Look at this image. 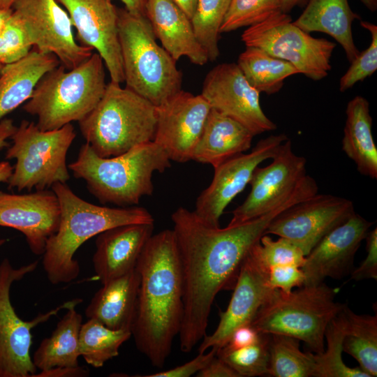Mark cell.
Masks as SVG:
<instances>
[{
    "label": "cell",
    "mask_w": 377,
    "mask_h": 377,
    "mask_svg": "<svg viewBox=\"0 0 377 377\" xmlns=\"http://www.w3.org/2000/svg\"><path fill=\"white\" fill-rule=\"evenodd\" d=\"M139 283L140 276L135 267L126 274L103 283L87 306L86 316L112 330H131Z\"/></svg>",
    "instance_id": "cell-25"
},
{
    "label": "cell",
    "mask_w": 377,
    "mask_h": 377,
    "mask_svg": "<svg viewBox=\"0 0 377 377\" xmlns=\"http://www.w3.org/2000/svg\"><path fill=\"white\" fill-rule=\"evenodd\" d=\"M218 349L212 348L209 353L199 354L189 362L168 370L145 375V377H189L196 374L216 356Z\"/></svg>",
    "instance_id": "cell-43"
},
{
    "label": "cell",
    "mask_w": 377,
    "mask_h": 377,
    "mask_svg": "<svg viewBox=\"0 0 377 377\" xmlns=\"http://www.w3.org/2000/svg\"><path fill=\"white\" fill-rule=\"evenodd\" d=\"M355 212L350 200L317 193L278 214L265 234L290 240L306 256L324 236Z\"/></svg>",
    "instance_id": "cell-14"
},
{
    "label": "cell",
    "mask_w": 377,
    "mask_h": 377,
    "mask_svg": "<svg viewBox=\"0 0 377 377\" xmlns=\"http://www.w3.org/2000/svg\"><path fill=\"white\" fill-rule=\"evenodd\" d=\"M300 341L293 337L269 334L267 376L313 377V353L302 352Z\"/></svg>",
    "instance_id": "cell-33"
},
{
    "label": "cell",
    "mask_w": 377,
    "mask_h": 377,
    "mask_svg": "<svg viewBox=\"0 0 377 377\" xmlns=\"http://www.w3.org/2000/svg\"><path fill=\"white\" fill-rule=\"evenodd\" d=\"M191 20L198 0H172Z\"/></svg>",
    "instance_id": "cell-49"
},
{
    "label": "cell",
    "mask_w": 377,
    "mask_h": 377,
    "mask_svg": "<svg viewBox=\"0 0 377 377\" xmlns=\"http://www.w3.org/2000/svg\"><path fill=\"white\" fill-rule=\"evenodd\" d=\"M360 24L371 33V42L364 52L359 53L341 78L339 83L341 91H344L357 82L364 80L377 69V27L364 21H361Z\"/></svg>",
    "instance_id": "cell-39"
},
{
    "label": "cell",
    "mask_w": 377,
    "mask_h": 377,
    "mask_svg": "<svg viewBox=\"0 0 377 377\" xmlns=\"http://www.w3.org/2000/svg\"><path fill=\"white\" fill-rule=\"evenodd\" d=\"M300 1L301 0H280L281 10L287 13Z\"/></svg>",
    "instance_id": "cell-52"
},
{
    "label": "cell",
    "mask_w": 377,
    "mask_h": 377,
    "mask_svg": "<svg viewBox=\"0 0 377 377\" xmlns=\"http://www.w3.org/2000/svg\"><path fill=\"white\" fill-rule=\"evenodd\" d=\"M131 337L128 329L112 330L96 319L82 324L79 333V353L84 361L95 367H102L119 355L120 346Z\"/></svg>",
    "instance_id": "cell-32"
},
{
    "label": "cell",
    "mask_w": 377,
    "mask_h": 377,
    "mask_svg": "<svg viewBox=\"0 0 377 377\" xmlns=\"http://www.w3.org/2000/svg\"><path fill=\"white\" fill-rule=\"evenodd\" d=\"M337 290L324 282L285 293L275 289L251 325L261 333L280 334L304 341L313 353L325 350L326 328L346 304L335 300Z\"/></svg>",
    "instance_id": "cell-8"
},
{
    "label": "cell",
    "mask_w": 377,
    "mask_h": 377,
    "mask_svg": "<svg viewBox=\"0 0 377 377\" xmlns=\"http://www.w3.org/2000/svg\"><path fill=\"white\" fill-rule=\"evenodd\" d=\"M246 47L237 64L250 85L259 93L275 94L282 88L286 78L300 73L288 61L273 57L259 47Z\"/></svg>",
    "instance_id": "cell-30"
},
{
    "label": "cell",
    "mask_w": 377,
    "mask_h": 377,
    "mask_svg": "<svg viewBox=\"0 0 377 377\" xmlns=\"http://www.w3.org/2000/svg\"><path fill=\"white\" fill-rule=\"evenodd\" d=\"M357 18L359 16L351 10L348 0H309L305 10L293 22L307 33L319 31L332 36L352 62L360 53L352 34V24Z\"/></svg>",
    "instance_id": "cell-27"
},
{
    "label": "cell",
    "mask_w": 377,
    "mask_h": 377,
    "mask_svg": "<svg viewBox=\"0 0 377 377\" xmlns=\"http://www.w3.org/2000/svg\"><path fill=\"white\" fill-rule=\"evenodd\" d=\"M13 171V167L7 161L0 162V184L8 183Z\"/></svg>",
    "instance_id": "cell-50"
},
{
    "label": "cell",
    "mask_w": 377,
    "mask_h": 377,
    "mask_svg": "<svg viewBox=\"0 0 377 377\" xmlns=\"http://www.w3.org/2000/svg\"><path fill=\"white\" fill-rule=\"evenodd\" d=\"M342 348L353 357L369 377L377 376V316L358 315L346 304Z\"/></svg>",
    "instance_id": "cell-31"
},
{
    "label": "cell",
    "mask_w": 377,
    "mask_h": 377,
    "mask_svg": "<svg viewBox=\"0 0 377 377\" xmlns=\"http://www.w3.org/2000/svg\"><path fill=\"white\" fill-rule=\"evenodd\" d=\"M16 128L10 119H3L0 121V150L10 146L7 139L10 138Z\"/></svg>",
    "instance_id": "cell-47"
},
{
    "label": "cell",
    "mask_w": 377,
    "mask_h": 377,
    "mask_svg": "<svg viewBox=\"0 0 377 377\" xmlns=\"http://www.w3.org/2000/svg\"><path fill=\"white\" fill-rule=\"evenodd\" d=\"M75 137L71 124L45 131L34 122L22 120L10 137L13 145L6 153V159H16L8 188L31 191L66 183L70 179L66 155Z\"/></svg>",
    "instance_id": "cell-9"
},
{
    "label": "cell",
    "mask_w": 377,
    "mask_h": 377,
    "mask_svg": "<svg viewBox=\"0 0 377 377\" xmlns=\"http://www.w3.org/2000/svg\"><path fill=\"white\" fill-rule=\"evenodd\" d=\"M6 242V239H0V246H1Z\"/></svg>",
    "instance_id": "cell-55"
},
{
    "label": "cell",
    "mask_w": 377,
    "mask_h": 377,
    "mask_svg": "<svg viewBox=\"0 0 377 377\" xmlns=\"http://www.w3.org/2000/svg\"><path fill=\"white\" fill-rule=\"evenodd\" d=\"M254 136L239 122L211 108L192 160L215 168L248 151Z\"/></svg>",
    "instance_id": "cell-24"
},
{
    "label": "cell",
    "mask_w": 377,
    "mask_h": 377,
    "mask_svg": "<svg viewBox=\"0 0 377 377\" xmlns=\"http://www.w3.org/2000/svg\"><path fill=\"white\" fill-rule=\"evenodd\" d=\"M154 223L117 226L97 235L92 263L102 284L135 269L144 246L153 235Z\"/></svg>",
    "instance_id": "cell-22"
},
{
    "label": "cell",
    "mask_w": 377,
    "mask_h": 377,
    "mask_svg": "<svg viewBox=\"0 0 377 377\" xmlns=\"http://www.w3.org/2000/svg\"><path fill=\"white\" fill-rule=\"evenodd\" d=\"M51 188L59 202L60 221L57 232L46 242L42 264L53 285L68 283L78 276L80 267L73 257L88 239L117 226L154 223L144 207L91 204L77 196L66 183L58 182Z\"/></svg>",
    "instance_id": "cell-3"
},
{
    "label": "cell",
    "mask_w": 377,
    "mask_h": 377,
    "mask_svg": "<svg viewBox=\"0 0 377 377\" xmlns=\"http://www.w3.org/2000/svg\"><path fill=\"white\" fill-rule=\"evenodd\" d=\"M60 64L54 54L32 47L23 58L3 65L0 71V120L28 101L40 79Z\"/></svg>",
    "instance_id": "cell-26"
},
{
    "label": "cell",
    "mask_w": 377,
    "mask_h": 377,
    "mask_svg": "<svg viewBox=\"0 0 377 377\" xmlns=\"http://www.w3.org/2000/svg\"><path fill=\"white\" fill-rule=\"evenodd\" d=\"M195 376L198 377H239L235 370L216 355Z\"/></svg>",
    "instance_id": "cell-45"
},
{
    "label": "cell",
    "mask_w": 377,
    "mask_h": 377,
    "mask_svg": "<svg viewBox=\"0 0 377 377\" xmlns=\"http://www.w3.org/2000/svg\"><path fill=\"white\" fill-rule=\"evenodd\" d=\"M13 13V8H0V34L4 29L8 20Z\"/></svg>",
    "instance_id": "cell-51"
},
{
    "label": "cell",
    "mask_w": 377,
    "mask_h": 377,
    "mask_svg": "<svg viewBox=\"0 0 377 377\" xmlns=\"http://www.w3.org/2000/svg\"><path fill=\"white\" fill-rule=\"evenodd\" d=\"M170 161L153 141L109 158L98 156L86 142L68 168L75 178L85 182L88 191L101 204L129 207L153 193V174L163 172L171 166Z\"/></svg>",
    "instance_id": "cell-4"
},
{
    "label": "cell",
    "mask_w": 377,
    "mask_h": 377,
    "mask_svg": "<svg viewBox=\"0 0 377 377\" xmlns=\"http://www.w3.org/2000/svg\"><path fill=\"white\" fill-rule=\"evenodd\" d=\"M259 94L235 63L220 64L210 70L201 93L211 108L239 122L254 135L276 128L263 111Z\"/></svg>",
    "instance_id": "cell-16"
},
{
    "label": "cell",
    "mask_w": 377,
    "mask_h": 377,
    "mask_svg": "<svg viewBox=\"0 0 377 377\" xmlns=\"http://www.w3.org/2000/svg\"><path fill=\"white\" fill-rule=\"evenodd\" d=\"M106 85L104 62L94 52L71 70L60 64L47 72L23 109L37 117L36 125L41 131L59 129L89 114L103 96Z\"/></svg>",
    "instance_id": "cell-5"
},
{
    "label": "cell",
    "mask_w": 377,
    "mask_h": 377,
    "mask_svg": "<svg viewBox=\"0 0 377 377\" xmlns=\"http://www.w3.org/2000/svg\"><path fill=\"white\" fill-rule=\"evenodd\" d=\"M12 8L32 47L54 54L67 70L94 53L75 41L68 13L56 0H16Z\"/></svg>",
    "instance_id": "cell-12"
},
{
    "label": "cell",
    "mask_w": 377,
    "mask_h": 377,
    "mask_svg": "<svg viewBox=\"0 0 377 377\" xmlns=\"http://www.w3.org/2000/svg\"><path fill=\"white\" fill-rule=\"evenodd\" d=\"M124 4V8L135 15H145V0H119Z\"/></svg>",
    "instance_id": "cell-48"
},
{
    "label": "cell",
    "mask_w": 377,
    "mask_h": 377,
    "mask_svg": "<svg viewBox=\"0 0 377 377\" xmlns=\"http://www.w3.org/2000/svg\"><path fill=\"white\" fill-rule=\"evenodd\" d=\"M15 1L16 0H0V8H12V6Z\"/></svg>",
    "instance_id": "cell-54"
},
{
    "label": "cell",
    "mask_w": 377,
    "mask_h": 377,
    "mask_svg": "<svg viewBox=\"0 0 377 377\" xmlns=\"http://www.w3.org/2000/svg\"><path fill=\"white\" fill-rule=\"evenodd\" d=\"M362 2L371 10L374 11L377 7V0H361Z\"/></svg>",
    "instance_id": "cell-53"
},
{
    "label": "cell",
    "mask_w": 377,
    "mask_h": 377,
    "mask_svg": "<svg viewBox=\"0 0 377 377\" xmlns=\"http://www.w3.org/2000/svg\"><path fill=\"white\" fill-rule=\"evenodd\" d=\"M297 201L292 195L263 215L224 228L207 225L183 207L172 214L183 283L184 313L179 333L182 352L190 353L206 335L216 295L235 283L243 260L265 235L271 221Z\"/></svg>",
    "instance_id": "cell-1"
},
{
    "label": "cell",
    "mask_w": 377,
    "mask_h": 377,
    "mask_svg": "<svg viewBox=\"0 0 377 377\" xmlns=\"http://www.w3.org/2000/svg\"><path fill=\"white\" fill-rule=\"evenodd\" d=\"M135 269L140 283L131 336L150 363L162 368L179 335L184 313L180 260L172 230L151 236Z\"/></svg>",
    "instance_id": "cell-2"
},
{
    "label": "cell",
    "mask_w": 377,
    "mask_h": 377,
    "mask_svg": "<svg viewBox=\"0 0 377 377\" xmlns=\"http://www.w3.org/2000/svg\"><path fill=\"white\" fill-rule=\"evenodd\" d=\"M3 65H2V64H0V71H1V68L3 67Z\"/></svg>",
    "instance_id": "cell-56"
},
{
    "label": "cell",
    "mask_w": 377,
    "mask_h": 377,
    "mask_svg": "<svg viewBox=\"0 0 377 377\" xmlns=\"http://www.w3.org/2000/svg\"><path fill=\"white\" fill-rule=\"evenodd\" d=\"M304 279L301 267L294 265H278L269 268V286L285 293H289L294 288L302 287Z\"/></svg>",
    "instance_id": "cell-41"
},
{
    "label": "cell",
    "mask_w": 377,
    "mask_h": 377,
    "mask_svg": "<svg viewBox=\"0 0 377 377\" xmlns=\"http://www.w3.org/2000/svg\"><path fill=\"white\" fill-rule=\"evenodd\" d=\"M59 221V202L52 190L24 194L0 191V226L21 232L33 253L43 254L46 242L57 232Z\"/></svg>",
    "instance_id": "cell-20"
},
{
    "label": "cell",
    "mask_w": 377,
    "mask_h": 377,
    "mask_svg": "<svg viewBox=\"0 0 377 377\" xmlns=\"http://www.w3.org/2000/svg\"><path fill=\"white\" fill-rule=\"evenodd\" d=\"M145 10L156 38L175 61L186 57L195 65L207 63L191 20L172 0H145Z\"/></svg>",
    "instance_id": "cell-23"
},
{
    "label": "cell",
    "mask_w": 377,
    "mask_h": 377,
    "mask_svg": "<svg viewBox=\"0 0 377 377\" xmlns=\"http://www.w3.org/2000/svg\"><path fill=\"white\" fill-rule=\"evenodd\" d=\"M342 150L355 164L357 171L377 179V148L371 133L369 103L357 96L347 105Z\"/></svg>",
    "instance_id": "cell-28"
},
{
    "label": "cell",
    "mask_w": 377,
    "mask_h": 377,
    "mask_svg": "<svg viewBox=\"0 0 377 377\" xmlns=\"http://www.w3.org/2000/svg\"><path fill=\"white\" fill-rule=\"evenodd\" d=\"M261 334L251 324L240 326L232 332L228 341L222 348L235 350L253 345L258 341Z\"/></svg>",
    "instance_id": "cell-44"
},
{
    "label": "cell",
    "mask_w": 377,
    "mask_h": 377,
    "mask_svg": "<svg viewBox=\"0 0 377 377\" xmlns=\"http://www.w3.org/2000/svg\"><path fill=\"white\" fill-rule=\"evenodd\" d=\"M269 334L262 333L256 343L235 350L218 349L216 355L239 377L268 375Z\"/></svg>",
    "instance_id": "cell-36"
},
{
    "label": "cell",
    "mask_w": 377,
    "mask_h": 377,
    "mask_svg": "<svg viewBox=\"0 0 377 377\" xmlns=\"http://www.w3.org/2000/svg\"><path fill=\"white\" fill-rule=\"evenodd\" d=\"M253 249L261 263L269 268L278 265H294L302 267L305 261L303 251L290 240L281 237L274 240L263 235Z\"/></svg>",
    "instance_id": "cell-38"
},
{
    "label": "cell",
    "mask_w": 377,
    "mask_h": 377,
    "mask_svg": "<svg viewBox=\"0 0 377 377\" xmlns=\"http://www.w3.org/2000/svg\"><path fill=\"white\" fill-rule=\"evenodd\" d=\"M265 167L254 170L249 182L251 191L244 201L232 212L228 226H235L263 215L276 207L296 189L307 175L306 160L293 150L287 139L278 147Z\"/></svg>",
    "instance_id": "cell-13"
},
{
    "label": "cell",
    "mask_w": 377,
    "mask_h": 377,
    "mask_svg": "<svg viewBox=\"0 0 377 377\" xmlns=\"http://www.w3.org/2000/svg\"><path fill=\"white\" fill-rule=\"evenodd\" d=\"M32 47L20 22L12 13L0 34V64L6 65L17 61Z\"/></svg>",
    "instance_id": "cell-40"
},
{
    "label": "cell",
    "mask_w": 377,
    "mask_h": 377,
    "mask_svg": "<svg viewBox=\"0 0 377 377\" xmlns=\"http://www.w3.org/2000/svg\"><path fill=\"white\" fill-rule=\"evenodd\" d=\"M268 272L252 246L240 265L229 304L225 311L221 312L215 331L202 338L199 353L212 348H222L237 328L251 324L275 290L269 285Z\"/></svg>",
    "instance_id": "cell-18"
},
{
    "label": "cell",
    "mask_w": 377,
    "mask_h": 377,
    "mask_svg": "<svg viewBox=\"0 0 377 377\" xmlns=\"http://www.w3.org/2000/svg\"><path fill=\"white\" fill-rule=\"evenodd\" d=\"M344 306L326 328L327 346L324 352L320 355L313 353V377H369L360 367H349L342 360V343L346 330Z\"/></svg>",
    "instance_id": "cell-34"
},
{
    "label": "cell",
    "mask_w": 377,
    "mask_h": 377,
    "mask_svg": "<svg viewBox=\"0 0 377 377\" xmlns=\"http://www.w3.org/2000/svg\"><path fill=\"white\" fill-rule=\"evenodd\" d=\"M287 135H271L260 140L249 153L235 156L214 169L213 179L197 198L195 215L207 225L219 227V220L230 202L249 184L254 170L272 158Z\"/></svg>",
    "instance_id": "cell-15"
},
{
    "label": "cell",
    "mask_w": 377,
    "mask_h": 377,
    "mask_svg": "<svg viewBox=\"0 0 377 377\" xmlns=\"http://www.w3.org/2000/svg\"><path fill=\"white\" fill-rule=\"evenodd\" d=\"M157 121L153 142L170 161L192 160L211 107L201 94L180 90L156 107Z\"/></svg>",
    "instance_id": "cell-17"
},
{
    "label": "cell",
    "mask_w": 377,
    "mask_h": 377,
    "mask_svg": "<svg viewBox=\"0 0 377 377\" xmlns=\"http://www.w3.org/2000/svg\"><path fill=\"white\" fill-rule=\"evenodd\" d=\"M156 121V106L110 80L98 103L78 124L93 151L109 158L152 142Z\"/></svg>",
    "instance_id": "cell-6"
},
{
    "label": "cell",
    "mask_w": 377,
    "mask_h": 377,
    "mask_svg": "<svg viewBox=\"0 0 377 377\" xmlns=\"http://www.w3.org/2000/svg\"><path fill=\"white\" fill-rule=\"evenodd\" d=\"M278 11H281L280 0H231L221 33L251 27Z\"/></svg>",
    "instance_id": "cell-37"
},
{
    "label": "cell",
    "mask_w": 377,
    "mask_h": 377,
    "mask_svg": "<svg viewBox=\"0 0 377 377\" xmlns=\"http://www.w3.org/2000/svg\"><path fill=\"white\" fill-rule=\"evenodd\" d=\"M373 223L354 213L324 236L305 256L303 286H313L330 277L339 279L353 270L355 255Z\"/></svg>",
    "instance_id": "cell-21"
},
{
    "label": "cell",
    "mask_w": 377,
    "mask_h": 377,
    "mask_svg": "<svg viewBox=\"0 0 377 377\" xmlns=\"http://www.w3.org/2000/svg\"><path fill=\"white\" fill-rule=\"evenodd\" d=\"M78 304L75 303L67 308L51 336L40 342L32 359L36 369L42 371L78 366L79 333L82 324V317L75 309Z\"/></svg>",
    "instance_id": "cell-29"
},
{
    "label": "cell",
    "mask_w": 377,
    "mask_h": 377,
    "mask_svg": "<svg viewBox=\"0 0 377 377\" xmlns=\"http://www.w3.org/2000/svg\"><path fill=\"white\" fill-rule=\"evenodd\" d=\"M118 34L126 87L159 106L182 90V73L156 42L145 15L118 8Z\"/></svg>",
    "instance_id": "cell-7"
},
{
    "label": "cell",
    "mask_w": 377,
    "mask_h": 377,
    "mask_svg": "<svg viewBox=\"0 0 377 377\" xmlns=\"http://www.w3.org/2000/svg\"><path fill=\"white\" fill-rule=\"evenodd\" d=\"M241 38L246 46L259 47L290 62L300 73L313 80L324 78L331 69L330 58L336 44L312 37L282 11L249 27Z\"/></svg>",
    "instance_id": "cell-10"
},
{
    "label": "cell",
    "mask_w": 377,
    "mask_h": 377,
    "mask_svg": "<svg viewBox=\"0 0 377 377\" xmlns=\"http://www.w3.org/2000/svg\"><path fill=\"white\" fill-rule=\"evenodd\" d=\"M367 256L361 265L351 271L355 281L377 279V228L369 231L365 239Z\"/></svg>",
    "instance_id": "cell-42"
},
{
    "label": "cell",
    "mask_w": 377,
    "mask_h": 377,
    "mask_svg": "<svg viewBox=\"0 0 377 377\" xmlns=\"http://www.w3.org/2000/svg\"><path fill=\"white\" fill-rule=\"evenodd\" d=\"M38 265L35 260L14 267L8 258L0 263V377H33L36 374L30 356L31 330L49 320L61 309H66L82 299L66 302L45 313H39L29 321L23 320L15 312L10 301L12 284L33 272Z\"/></svg>",
    "instance_id": "cell-11"
},
{
    "label": "cell",
    "mask_w": 377,
    "mask_h": 377,
    "mask_svg": "<svg viewBox=\"0 0 377 377\" xmlns=\"http://www.w3.org/2000/svg\"><path fill=\"white\" fill-rule=\"evenodd\" d=\"M231 0H198L191 19L195 35L209 61L219 56V39Z\"/></svg>",
    "instance_id": "cell-35"
},
{
    "label": "cell",
    "mask_w": 377,
    "mask_h": 377,
    "mask_svg": "<svg viewBox=\"0 0 377 377\" xmlns=\"http://www.w3.org/2000/svg\"><path fill=\"white\" fill-rule=\"evenodd\" d=\"M68 13L82 45L101 57L110 80L124 82L117 8L112 0H56Z\"/></svg>",
    "instance_id": "cell-19"
},
{
    "label": "cell",
    "mask_w": 377,
    "mask_h": 377,
    "mask_svg": "<svg viewBox=\"0 0 377 377\" xmlns=\"http://www.w3.org/2000/svg\"><path fill=\"white\" fill-rule=\"evenodd\" d=\"M89 376V371L76 367H56L47 370H42L38 374H35V377H84Z\"/></svg>",
    "instance_id": "cell-46"
}]
</instances>
